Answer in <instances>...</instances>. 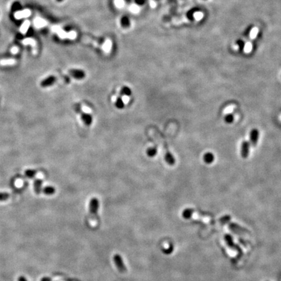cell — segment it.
I'll use <instances>...</instances> for the list:
<instances>
[{
    "label": "cell",
    "instance_id": "6da1fadb",
    "mask_svg": "<svg viewBox=\"0 0 281 281\" xmlns=\"http://www.w3.org/2000/svg\"><path fill=\"white\" fill-rule=\"evenodd\" d=\"M74 110L77 113H79L80 115L82 122H83L86 126H91L92 123H93V117H92L91 114L83 112V111H81V108L80 104L75 105Z\"/></svg>",
    "mask_w": 281,
    "mask_h": 281
},
{
    "label": "cell",
    "instance_id": "7a4b0ae2",
    "mask_svg": "<svg viewBox=\"0 0 281 281\" xmlns=\"http://www.w3.org/2000/svg\"><path fill=\"white\" fill-rule=\"evenodd\" d=\"M113 261H114L116 266H117V269H119V271L120 273H123L127 271V269L126 268V266L123 262V260L122 257H121L120 255L118 254H115L113 256Z\"/></svg>",
    "mask_w": 281,
    "mask_h": 281
},
{
    "label": "cell",
    "instance_id": "3957f363",
    "mask_svg": "<svg viewBox=\"0 0 281 281\" xmlns=\"http://www.w3.org/2000/svg\"><path fill=\"white\" fill-rule=\"evenodd\" d=\"M100 206L99 201L98 198L94 197L90 201L89 203V212L91 215H96L97 213Z\"/></svg>",
    "mask_w": 281,
    "mask_h": 281
},
{
    "label": "cell",
    "instance_id": "277c9868",
    "mask_svg": "<svg viewBox=\"0 0 281 281\" xmlns=\"http://www.w3.org/2000/svg\"><path fill=\"white\" fill-rule=\"evenodd\" d=\"M56 81V77L54 76H50L45 79H44L41 82V86L43 88H46V87H50L54 85Z\"/></svg>",
    "mask_w": 281,
    "mask_h": 281
},
{
    "label": "cell",
    "instance_id": "5b68a950",
    "mask_svg": "<svg viewBox=\"0 0 281 281\" xmlns=\"http://www.w3.org/2000/svg\"><path fill=\"white\" fill-rule=\"evenodd\" d=\"M69 74L76 80H83L85 77V72L80 69H72L69 71Z\"/></svg>",
    "mask_w": 281,
    "mask_h": 281
},
{
    "label": "cell",
    "instance_id": "8992f818",
    "mask_svg": "<svg viewBox=\"0 0 281 281\" xmlns=\"http://www.w3.org/2000/svg\"><path fill=\"white\" fill-rule=\"evenodd\" d=\"M249 148H250V144L247 140L244 141L241 144V154L243 158H247L249 156Z\"/></svg>",
    "mask_w": 281,
    "mask_h": 281
},
{
    "label": "cell",
    "instance_id": "52a82bcc",
    "mask_svg": "<svg viewBox=\"0 0 281 281\" xmlns=\"http://www.w3.org/2000/svg\"><path fill=\"white\" fill-rule=\"evenodd\" d=\"M259 137V132L257 129H253L251 130L250 133V142L253 147H256L258 143Z\"/></svg>",
    "mask_w": 281,
    "mask_h": 281
},
{
    "label": "cell",
    "instance_id": "ba28073f",
    "mask_svg": "<svg viewBox=\"0 0 281 281\" xmlns=\"http://www.w3.org/2000/svg\"><path fill=\"white\" fill-rule=\"evenodd\" d=\"M42 180L41 179H36V180L34 181L33 183V186H34V191H35V194L37 195H39L41 193L42 189Z\"/></svg>",
    "mask_w": 281,
    "mask_h": 281
},
{
    "label": "cell",
    "instance_id": "9c48e42d",
    "mask_svg": "<svg viewBox=\"0 0 281 281\" xmlns=\"http://www.w3.org/2000/svg\"><path fill=\"white\" fill-rule=\"evenodd\" d=\"M165 160L169 165H173L175 163V158H174L173 155L169 151H165Z\"/></svg>",
    "mask_w": 281,
    "mask_h": 281
},
{
    "label": "cell",
    "instance_id": "30bf717a",
    "mask_svg": "<svg viewBox=\"0 0 281 281\" xmlns=\"http://www.w3.org/2000/svg\"><path fill=\"white\" fill-rule=\"evenodd\" d=\"M31 14V11L28 9H25V10L23 11H19L16 12V13L14 14V16H15L16 18L17 19H20V18H23L29 16Z\"/></svg>",
    "mask_w": 281,
    "mask_h": 281
},
{
    "label": "cell",
    "instance_id": "8fae6325",
    "mask_svg": "<svg viewBox=\"0 0 281 281\" xmlns=\"http://www.w3.org/2000/svg\"><path fill=\"white\" fill-rule=\"evenodd\" d=\"M42 191L44 194H45L46 195H52L55 193V189L54 187H53V186H45L44 187Z\"/></svg>",
    "mask_w": 281,
    "mask_h": 281
},
{
    "label": "cell",
    "instance_id": "7c38bea8",
    "mask_svg": "<svg viewBox=\"0 0 281 281\" xmlns=\"http://www.w3.org/2000/svg\"><path fill=\"white\" fill-rule=\"evenodd\" d=\"M214 155L211 152H207L204 155V157H203V159L206 163L207 164H210L214 162Z\"/></svg>",
    "mask_w": 281,
    "mask_h": 281
},
{
    "label": "cell",
    "instance_id": "4fadbf2b",
    "mask_svg": "<svg viewBox=\"0 0 281 281\" xmlns=\"http://www.w3.org/2000/svg\"><path fill=\"white\" fill-rule=\"evenodd\" d=\"M158 154V149L156 147H150L147 149V156L150 158H153Z\"/></svg>",
    "mask_w": 281,
    "mask_h": 281
},
{
    "label": "cell",
    "instance_id": "5bb4252c",
    "mask_svg": "<svg viewBox=\"0 0 281 281\" xmlns=\"http://www.w3.org/2000/svg\"><path fill=\"white\" fill-rule=\"evenodd\" d=\"M120 94L122 96H131L132 94V90L127 86H124L120 89Z\"/></svg>",
    "mask_w": 281,
    "mask_h": 281
},
{
    "label": "cell",
    "instance_id": "9a60e30c",
    "mask_svg": "<svg viewBox=\"0 0 281 281\" xmlns=\"http://www.w3.org/2000/svg\"><path fill=\"white\" fill-rule=\"evenodd\" d=\"M30 22L28 20H26L24 22L20 29V31L22 34H26L28 30L29 27H30Z\"/></svg>",
    "mask_w": 281,
    "mask_h": 281
},
{
    "label": "cell",
    "instance_id": "2e32d148",
    "mask_svg": "<svg viewBox=\"0 0 281 281\" xmlns=\"http://www.w3.org/2000/svg\"><path fill=\"white\" fill-rule=\"evenodd\" d=\"M16 60L14 59H5L0 60V65H12L16 63Z\"/></svg>",
    "mask_w": 281,
    "mask_h": 281
},
{
    "label": "cell",
    "instance_id": "e0dca14e",
    "mask_svg": "<svg viewBox=\"0 0 281 281\" xmlns=\"http://www.w3.org/2000/svg\"><path fill=\"white\" fill-rule=\"evenodd\" d=\"M37 173V171L34 170V169H27V170H26L25 172H24L25 175L29 178H33L35 177Z\"/></svg>",
    "mask_w": 281,
    "mask_h": 281
},
{
    "label": "cell",
    "instance_id": "ac0fdd59",
    "mask_svg": "<svg viewBox=\"0 0 281 281\" xmlns=\"http://www.w3.org/2000/svg\"><path fill=\"white\" fill-rule=\"evenodd\" d=\"M115 106H116V108H118V109H123L124 108V101L122 99V98L121 97H118L117 98V100H116V101H115Z\"/></svg>",
    "mask_w": 281,
    "mask_h": 281
},
{
    "label": "cell",
    "instance_id": "d6986e66",
    "mask_svg": "<svg viewBox=\"0 0 281 281\" xmlns=\"http://www.w3.org/2000/svg\"><path fill=\"white\" fill-rule=\"evenodd\" d=\"M120 23L123 27H128L130 26V20L127 16H124L121 18Z\"/></svg>",
    "mask_w": 281,
    "mask_h": 281
},
{
    "label": "cell",
    "instance_id": "ffe728a7",
    "mask_svg": "<svg viewBox=\"0 0 281 281\" xmlns=\"http://www.w3.org/2000/svg\"><path fill=\"white\" fill-rule=\"evenodd\" d=\"M9 197H10V195L8 193L0 192V202L5 201L9 199Z\"/></svg>",
    "mask_w": 281,
    "mask_h": 281
},
{
    "label": "cell",
    "instance_id": "44dd1931",
    "mask_svg": "<svg viewBox=\"0 0 281 281\" xmlns=\"http://www.w3.org/2000/svg\"><path fill=\"white\" fill-rule=\"evenodd\" d=\"M225 121L226 123L230 124L233 123L234 121V116L232 114H227L225 117Z\"/></svg>",
    "mask_w": 281,
    "mask_h": 281
},
{
    "label": "cell",
    "instance_id": "7402d4cb",
    "mask_svg": "<svg viewBox=\"0 0 281 281\" xmlns=\"http://www.w3.org/2000/svg\"><path fill=\"white\" fill-rule=\"evenodd\" d=\"M22 43L25 45L26 44H31L32 46L35 45V41H34V40L32 39V38H25V39L22 41Z\"/></svg>",
    "mask_w": 281,
    "mask_h": 281
},
{
    "label": "cell",
    "instance_id": "603a6c76",
    "mask_svg": "<svg viewBox=\"0 0 281 281\" xmlns=\"http://www.w3.org/2000/svg\"><path fill=\"white\" fill-rule=\"evenodd\" d=\"M135 2L138 5H143L144 3V0H135Z\"/></svg>",
    "mask_w": 281,
    "mask_h": 281
},
{
    "label": "cell",
    "instance_id": "cb8c5ba5",
    "mask_svg": "<svg viewBox=\"0 0 281 281\" xmlns=\"http://www.w3.org/2000/svg\"><path fill=\"white\" fill-rule=\"evenodd\" d=\"M18 281H27V280L26 277H24L23 276H20V277L18 278Z\"/></svg>",
    "mask_w": 281,
    "mask_h": 281
},
{
    "label": "cell",
    "instance_id": "d4e9b609",
    "mask_svg": "<svg viewBox=\"0 0 281 281\" xmlns=\"http://www.w3.org/2000/svg\"><path fill=\"white\" fill-rule=\"evenodd\" d=\"M41 281H52V279L50 277H43Z\"/></svg>",
    "mask_w": 281,
    "mask_h": 281
},
{
    "label": "cell",
    "instance_id": "484cf974",
    "mask_svg": "<svg viewBox=\"0 0 281 281\" xmlns=\"http://www.w3.org/2000/svg\"><path fill=\"white\" fill-rule=\"evenodd\" d=\"M56 1L58 2H62V1H63V0H56Z\"/></svg>",
    "mask_w": 281,
    "mask_h": 281
}]
</instances>
